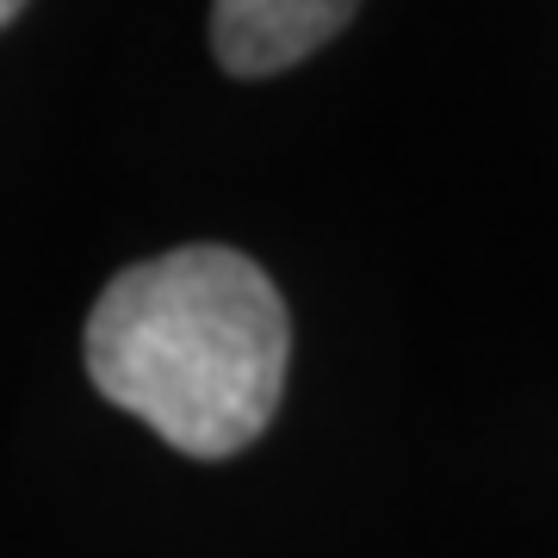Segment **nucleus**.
Returning a JSON list of instances; mask_svg holds the SVG:
<instances>
[{
	"label": "nucleus",
	"mask_w": 558,
	"mask_h": 558,
	"mask_svg": "<svg viewBox=\"0 0 558 558\" xmlns=\"http://www.w3.org/2000/svg\"><path fill=\"white\" fill-rule=\"evenodd\" d=\"M20 7H25V0H0V25L13 20V13H20Z\"/></svg>",
	"instance_id": "3"
},
{
	"label": "nucleus",
	"mask_w": 558,
	"mask_h": 558,
	"mask_svg": "<svg viewBox=\"0 0 558 558\" xmlns=\"http://www.w3.org/2000/svg\"><path fill=\"white\" fill-rule=\"evenodd\" d=\"M87 379L174 453L230 459L286 398L292 317L279 286L223 242L124 267L87 317Z\"/></svg>",
	"instance_id": "1"
},
{
	"label": "nucleus",
	"mask_w": 558,
	"mask_h": 558,
	"mask_svg": "<svg viewBox=\"0 0 558 558\" xmlns=\"http://www.w3.org/2000/svg\"><path fill=\"white\" fill-rule=\"evenodd\" d=\"M360 13V0H218L211 50L230 75L255 81L304 62Z\"/></svg>",
	"instance_id": "2"
}]
</instances>
